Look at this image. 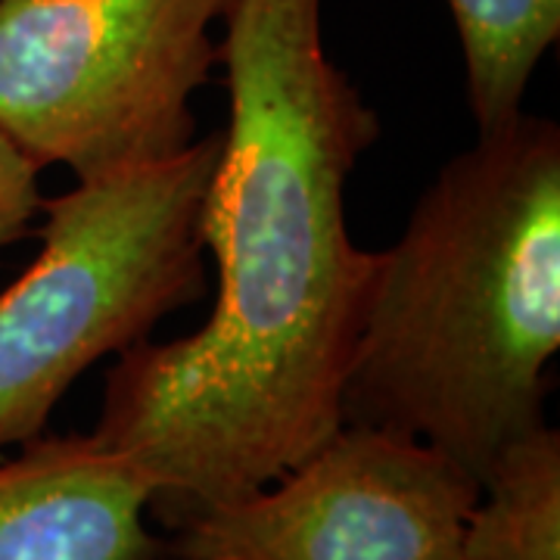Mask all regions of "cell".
<instances>
[{
    "instance_id": "cell-1",
    "label": "cell",
    "mask_w": 560,
    "mask_h": 560,
    "mask_svg": "<svg viewBox=\"0 0 560 560\" xmlns=\"http://www.w3.org/2000/svg\"><path fill=\"white\" fill-rule=\"evenodd\" d=\"M221 25L228 125L200 215L219 293L200 330L121 352L91 430L168 526L340 430L377 268L349 234L346 187L381 119L324 47V0H231Z\"/></svg>"
},
{
    "instance_id": "cell-2",
    "label": "cell",
    "mask_w": 560,
    "mask_h": 560,
    "mask_svg": "<svg viewBox=\"0 0 560 560\" xmlns=\"http://www.w3.org/2000/svg\"><path fill=\"white\" fill-rule=\"evenodd\" d=\"M560 349V128L521 113L445 162L377 253L342 423L433 445L482 482L545 423Z\"/></svg>"
},
{
    "instance_id": "cell-3",
    "label": "cell",
    "mask_w": 560,
    "mask_h": 560,
    "mask_svg": "<svg viewBox=\"0 0 560 560\" xmlns=\"http://www.w3.org/2000/svg\"><path fill=\"white\" fill-rule=\"evenodd\" d=\"M221 135L40 202L38 253L0 290V452L38 440L88 368L150 340L206 287L202 197Z\"/></svg>"
},
{
    "instance_id": "cell-4",
    "label": "cell",
    "mask_w": 560,
    "mask_h": 560,
    "mask_svg": "<svg viewBox=\"0 0 560 560\" xmlns=\"http://www.w3.org/2000/svg\"><path fill=\"white\" fill-rule=\"evenodd\" d=\"M231 0H0V131L79 180L175 156Z\"/></svg>"
},
{
    "instance_id": "cell-5",
    "label": "cell",
    "mask_w": 560,
    "mask_h": 560,
    "mask_svg": "<svg viewBox=\"0 0 560 560\" xmlns=\"http://www.w3.org/2000/svg\"><path fill=\"white\" fill-rule=\"evenodd\" d=\"M480 482L433 445L342 423L241 499L178 521L175 560H460Z\"/></svg>"
},
{
    "instance_id": "cell-6",
    "label": "cell",
    "mask_w": 560,
    "mask_h": 560,
    "mask_svg": "<svg viewBox=\"0 0 560 560\" xmlns=\"http://www.w3.org/2000/svg\"><path fill=\"white\" fill-rule=\"evenodd\" d=\"M153 486L91 433L47 436L0 460V560H160Z\"/></svg>"
},
{
    "instance_id": "cell-7",
    "label": "cell",
    "mask_w": 560,
    "mask_h": 560,
    "mask_svg": "<svg viewBox=\"0 0 560 560\" xmlns=\"http://www.w3.org/2000/svg\"><path fill=\"white\" fill-rule=\"evenodd\" d=\"M460 560H560V433L511 442L480 482L464 523Z\"/></svg>"
},
{
    "instance_id": "cell-8",
    "label": "cell",
    "mask_w": 560,
    "mask_h": 560,
    "mask_svg": "<svg viewBox=\"0 0 560 560\" xmlns=\"http://www.w3.org/2000/svg\"><path fill=\"white\" fill-rule=\"evenodd\" d=\"M458 28L477 135L523 113L541 57L560 38V0H445Z\"/></svg>"
},
{
    "instance_id": "cell-9",
    "label": "cell",
    "mask_w": 560,
    "mask_h": 560,
    "mask_svg": "<svg viewBox=\"0 0 560 560\" xmlns=\"http://www.w3.org/2000/svg\"><path fill=\"white\" fill-rule=\"evenodd\" d=\"M40 165L0 131V249L22 241L40 212Z\"/></svg>"
},
{
    "instance_id": "cell-10",
    "label": "cell",
    "mask_w": 560,
    "mask_h": 560,
    "mask_svg": "<svg viewBox=\"0 0 560 560\" xmlns=\"http://www.w3.org/2000/svg\"><path fill=\"white\" fill-rule=\"evenodd\" d=\"M168 560H175V558H168Z\"/></svg>"
}]
</instances>
